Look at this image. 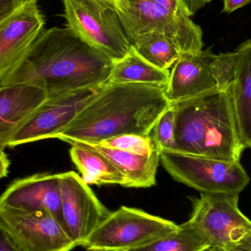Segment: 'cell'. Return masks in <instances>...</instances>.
<instances>
[{"label": "cell", "mask_w": 251, "mask_h": 251, "mask_svg": "<svg viewBox=\"0 0 251 251\" xmlns=\"http://www.w3.org/2000/svg\"><path fill=\"white\" fill-rule=\"evenodd\" d=\"M0 251H22L15 246L8 236L0 230Z\"/></svg>", "instance_id": "28"}, {"label": "cell", "mask_w": 251, "mask_h": 251, "mask_svg": "<svg viewBox=\"0 0 251 251\" xmlns=\"http://www.w3.org/2000/svg\"><path fill=\"white\" fill-rule=\"evenodd\" d=\"M237 54L233 52L214 54L211 67L220 90H227L234 81L237 71Z\"/></svg>", "instance_id": "23"}, {"label": "cell", "mask_w": 251, "mask_h": 251, "mask_svg": "<svg viewBox=\"0 0 251 251\" xmlns=\"http://www.w3.org/2000/svg\"><path fill=\"white\" fill-rule=\"evenodd\" d=\"M132 46L144 60L163 70H169L181 57V52L172 40L157 31L138 37Z\"/></svg>", "instance_id": "20"}, {"label": "cell", "mask_w": 251, "mask_h": 251, "mask_svg": "<svg viewBox=\"0 0 251 251\" xmlns=\"http://www.w3.org/2000/svg\"><path fill=\"white\" fill-rule=\"evenodd\" d=\"M71 146H78L95 151L107 157L126 178L125 187L148 188L156 184V173L161 161V153L150 157L134 154L117 149L104 147L95 143L67 140Z\"/></svg>", "instance_id": "16"}, {"label": "cell", "mask_w": 251, "mask_h": 251, "mask_svg": "<svg viewBox=\"0 0 251 251\" xmlns=\"http://www.w3.org/2000/svg\"><path fill=\"white\" fill-rule=\"evenodd\" d=\"M221 251H251V234L231 247Z\"/></svg>", "instance_id": "29"}, {"label": "cell", "mask_w": 251, "mask_h": 251, "mask_svg": "<svg viewBox=\"0 0 251 251\" xmlns=\"http://www.w3.org/2000/svg\"><path fill=\"white\" fill-rule=\"evenodd\" d=\"M251 0H223V11L231 13L249 4Z\"/></svg>", "instance_id": "27"}, {"label": "cell", "mask_w": 251, "mask_h": 251, "mask_svg": "<svg viewBox=\"0 0 251 251\" xmlns=\"http://www.w3.org/2000/svg\"><path fill=\"white\" fill-rule=\"evenodd\" d=\"M48 99L45 90L30 84L0 87V151L20 126Z\"/></svg>", "instance_id": "15"}, {"label": "cell", "mask_w": 251, "mask_h": 251, "mask_svg": "<svg viewBox=\"0 0 251 251\" xmlns=\"http://www.w3.org/2000/svg\"><path fill=\"white\" fill-rule=\"evenodd\" d=\"M63 2L67 27L113 63L128 55L132 44L116 10L88 0H63Z\"/></svg>", "instance_id": "8"}, {"label": "cell", "mask_w": 251, "mask_h": 251, "mask_svg": "<svg viewBox=\"0 0 251 251\" xmlns=\"http://www.w3.org/2000/svg\"><path fill=\"white\" fill-rule=\"evenodd\" d=\"M190 219L181 224L209 247L225 250L251 234V221L239 208L238 194H205L193 199Z\"/></svg>", "instance_id": "7"}, {"label": "cell", "mask_w": 251, "mask_h": 251, "mask_svg": "<svg viewBox=\"0 0 251 251\" xmlns=\"http://www.w3.org/2000/svg\"><path fill=\"white\" fill-rule=\"evenodd\" d=\"M179 228L172 221L137 208L122 206L94 230L84 247L87 251H128L139 249Z\"/></svg>", "instance_id": "5"}, {"label": "cell", "mask_w": 251, "mask_h": 251, "mask_svg": "<svg viewBox=\"0 0 251 251\" xmlns=\"http://www.w3.org/2000/svg\"><path fill=\"white\" fill-rule=\"evenodd\" d=\"M189 16H193L212 0H179Z\"/></svg>", "instance_id": "26"}, {"label": "cell", "mask_w": 251, "mask_h": 251, "mask_svg": "<svg viewBox=\"0 0 251 251\" xmlns=\"http://www.w3.org/2000/svg\"><path fill=\"white\" fill-rule=\"evenodd\" d=\"M26 0H0V22L19 10Z\"/></svg>", "instance_id": "25"}, {"label": "cell", "mask_w": 251, "mask_h": 251, "mask_svg": "<svg viewBox=\"0 0 251 251\" xmlns=\"http://www.w3.org/2000/svg\"><path fill=\"white\" fill-rule=\"evenodd\" d=\"M116 10L131 44L147 32H162L169 37L181 54L203 50V31L192 19L174 16L158 0H116Z\"/></svg>", "instance_id": "4"}, {"label": "cell", "mask_w": 251, "mask_h": 251, "mask_svg": "<svg viewBox=\"0 0 251 251\" xmlns=\"http://www.w3.org/2000/svg\"><path fill=\"white\" fill-rule=\"evenodd\" d=\"M171 103L165 87L108 82L54 138L97 143L124 134L150 135Z\"/></svg>", "instance_id": "2"}, {"label": "cell", "mask_w": 251, "mask_h": 251, "mask_svg": "<svg viewBox=\"0 0 251 251\" xmlns=\"http://www.w3.org/2000/svg\"><path fill=\"white\" fill-rule=\"evenodd\" d=\"M0 230L22 251H71L78 247L63 224L47 212L0 207Z\"/></svg>", "instance_id": "9"}, {"label": "cell", "mask_w": 251, "mask_h": 251, "mask_svg": "<svg viewBox=\"0 0 251 251\" xmlns=\"http://www.w3.org/2000/svg\"><path fill=\"white\" fill-rule=\"evenodd\" d=\"M71 159L81 172L83 181L88 185L117 184L125 187L126 178L107 157L95 151L71 146Z\"/></svg>", "instance_id": "18"}, {"label": "cell", "mask_w": 251, "mask_h": 251, "mask_svg": "<svg viewBox=\"0 0 251 251\" xmlns=\"http://www.w3.org/2000/svg\"><path fill=\"white\" fill-rule=\"evenodd\" d=\"M175 111L171 103L169 108L159 118L151 133L162 151H175Z\"/></svg>", "instance_id": "24"}, {"label": "cell", "mask_w": 251, "mask_h": 251, "mask_svg": "<svg viewBox=\"0 0 251 251\" xmlns=\"http://www.w3.org/2000/svg\"><path fill=\"white\" fill-rule=\"evenodd\" d=\"M113 63L67 26L44 29L0 87L30 84L56 97L106 85Z\"/></svg>", "instance_id": "1"}, {"label": "cell", "mask_w": 251, "mask_h": 251, "mask_svg": "<svg viewBox=\"0 0 251 251\" xmlns=\"http://www.w3.org/2000/svg\"><path fill=\"white\" fill-rule=\"evenodd\" d=\"M0 207L47 212L63 224L60 174H35L16 180L1 194Z\"/></svg>", "instance_id": "13"}, {"label": "cell", "mask_w": 251, "mask_h": 251, "mask_svg": "<svg viewBox=\"0 0 251 251\" xmlns=\"http://www.w3.org/2000/svg\"><path fill=\"white\" fill-rule=\"evenodd\" d=\"M9 165H10V162L5 152L4 151H0V176L1 178L7 176Z\"/></svg>", "instance_id": "30"}, {"label": "cell", "mask_w": 251, "mask_h": 251, "mask_svg": "<svg viewBox=\"0 0 251 251\" xmlns=\"http://www.w3.org/2000/svg\"><path fill=\"white\" fill-rule=\"evenodd\" d=\"M175 151L220 160L240 161L242 144L229 90L172 102Z\"/></svg>", "instance_id": "3"}, {"label": "cell", "mask_w": 251, "mask_h": 251, "mask_svg": "<svg viewBox=\"0 0 251 251\" xmlns=\"http://www.w3.org/2000/svg\"><path fill=\"white\" fill-rule=\"evenodd\" d=\"M88 1L98 4L101 7L116 10V0H88Z\"/></svg>", "instance_id": "31"}, {"label": "cell", "mask_w": 251, "mask_h": 251, "mask_svg": "<svg viewBox=\"0 0 251 251\" xmlns=\"http://www.w3.org/2000/svg\"><path fill=\"white\" fill-rule=\"evenodd\" d=\"M235 77L228 88L244 149H251V38L240 44Z\"/></svg>", "instance_id": "17"}, {"label": "cell", "mask_w": 251, "mask_h": 251, "mask_svg": "<svg viewBox=\"0 0 251 251\" xmlns=\"http://www.w3.org/2000/svg\"><path fill=\"white\" fill-rule=\"evenodd\" d=\"M37 1L26 0L19 10L0 22V78L17 64L44 29V16Z\"/></svg>", "instance_id": "12"}, {"label": "cell", "mask_w": 251, "mask_h": 251, "mask_svg": "<svg viewBox=\"0 0 251 251\" xmlns=\"http://www.w3.org/2000/svg\"><path fill=\"white\" fill-rule=\"evenodd\" d=\"M60 176L63 226L78 246H83L112 211L78 174L69 171Z\"/></svg>", "instance_id": "11"}, {"label": "cell", "mask_w": 251, "mask_h": 251, "mask_svg": "<svg viewBox=\"0 0 251 251\" xmlns=\"http://www.w3.org/2000/svg\"><path fill=\"white\" fill-rule=\"evenodd\" d=\"M203 251H221L219 249H216V248L209 247L206 249V250Z\"/></svg>", "instance_id": "32"}, {"label": "cell", "mask_w": 251, "mask_h": 251, "mask_svg": "<svg viewBox=\"0 0 251 251\" xmlns=\"http://www.w3.org/2000/svg\"><path fill=\"white\" fill-rule=\"evenodd\" d=\"M170 72L153 66L131 47L126 57L113 63L109 83L144 84L167 88Z\"/></svg>", "instance_id": "19"}, {"label": "cell", "mask_w": 251, "mask_h": 251, "mask_svg": "<svg viewBox=\"0 0 251 251\" xmlns=\"http://www.w3.org/2000/svg\"><path fill=\"white\" fill-rule=\"evenodd\" d=\"M209 246L195 233L182 225L177 231L150 244L128 251H203Z\"/></svg>", "instance_id": "21"}, {"label": "cell", "mask_w": 251, "mask_h": 251, "mask_svg": "<svg viewBox=\"0 0 251 251\" xmlns=\"http://www.w3.org/2000/svg\"><path fill=\"white\" fill-rule=\"evenodd\" d=\"M211 49L197 54H182L172 66L166 94L171 102L218 91L211 61Z\"/></svg>", "instance_id": "14"}, {"label": "cell", "mask_w": 251, "mask_h": 251, "mask_svg": "<svg viewBox=\"0 0 251 251\" xmlns=\"http://www.w3.org/2000/svg\"><path fill=\"white\" fill-rule=\"evenodd\" d=\"M97 144L110 149L123 151L134 154L150 157L162 153L160 147L153 135L124 134L97 142Z\"/></svg>", "instance_id": "22"}, {"label": "cell", "mask_w": 251, "mask_h": 251, "mask_svg": "<svg viewBox=\"0 0 251 251\" xmlns=\"http://www.w3.org/2000/svg\"><path fill=\"white\" fill-rule=\"evenodd\" d=\"M161 162L174 180L200 193L240 195L250 182L240 161L162 151Z\"/></svg>", "instance_id": "6"}, {"label": "cell", "mask_w": 251, "mask_h": 251, "mask_svg": "<svg viewBox=\"0 0 251 251\" xmlns=\"http://www.w3.org/2000/svg\"><path fill=\"white\" fill-rule=\"evenodd\" d=\"M104 85L48 97L12 136L8 147L54 138L95 98Z\"/></svg>", "instance_id": "10"}]
</instances>
